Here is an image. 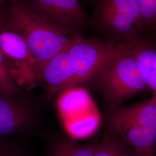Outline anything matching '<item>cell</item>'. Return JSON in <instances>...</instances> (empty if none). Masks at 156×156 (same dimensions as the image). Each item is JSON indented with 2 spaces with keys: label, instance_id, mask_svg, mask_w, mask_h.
Segmentation results:
<instances>
[{
  "label": "cell",
  "instance_id": "15",
  "mask_svg": "<svg viewBox=\"0 0 156 156\" xmlns=\"http://www.w3.org/2000/svg\"><path fill=\"white\" fill-rule=\"evenodd\" d=\"M149 31H156V0H135Z\"/></svg>",
  "mask_w": 156,
  "mask_h": 156
},
{
  "label": "cell",
  "instance_id": "14",
  "mask_svg": "<svg viewBox=\"0 0 156 156\" xmlns=\"http://www.w3.org/2000/svg\"><path fill=\"white\" fill-rule=\"evenodd\" d=\"M19 86L12 75L5 56L0 50V93L18 95Z\"/></svg>",
  "mask_w": 156,
  "mask_h": 156
},
{
  "label": "cell",
  "instance_id": "9",
  "mask_svg": "<svg viewBox=\"0 0 156 156\" xmlns=\"http://www.w3.org/2000/svg\"><path fill=\"white\" fill-rule=\"evenodd\" d=\"M31 119L29 108L17 95L0 93V137L20 133L28 126Z\"/></svg>",
  "mask_w": 156,
  "mask_h": 156
},
{
  "label": "cell",
  "instance_id": "17",
  "mask_svg": "<svg viewBox=\"0 0 156 156\" xmlns=\"http://www.w3.org/2000/svg\"><path fill=\"white\" fill-rule=\"evenodd\" d=\"M6 23V13L0 10V33L5 29Z\"/></svg>",
  "mask_w": 156,
  "mask_h": 156
},
{
  "label": "cell",
  "instance_id": "13",
  "mask_svg": "<svg viewBox=\"0 0 156 156\" xmlns=\"http://www.w3.org/2000/svg\"><path fill=\"white\" fill-rule=\"evenodd\" d=\"M94 156H134L127 146L115 136H106L95 145Z\"/></svg>",
  "mask_w": 156,
  "mask_h": 156
},
{
  "label": "cell",
  "instance_id": "7",
  "mask_svg": "<svg viewBox=\"0 0 156 156\" xmlns=\"http://www.w3.org/2000/svg\"><path fill=\"white\" fill-rule=\"evenodd\" d=\"M0 50L17 86L34 87L39 79L36 63L22 37L5 28L0 33Z\"/></svg>",
  "mask_w": 156,
  "mask_h": 156
},
{
  "label": "cell",
  "instance_id": "4",
  "mask_svg": "<svg viewBox=\"0 0 156 156\" xmlns=\"http://www.w3.org/2000/svg\"><path fill=\"white\" fill-rule=\"evenodd\" d=\"M93 16L95 27L112 45L136 41L149 31L135 0H95Z\"/></svg>",
  "mask_w": 156,
  "mask_h": 156
},
{
  "label": "cell",
  "instance_id": "10",
  "mask_svg": "<svg viewBox=\"0 0 156 156\" xmlns=\"http://www.w3.org/2000/svg\"><path fill=\"white\" fill-rule=\"evenodd\" d=\"M68 48L53 57L39 73V79L47 84L51 93L73 88L75 69Z\"/></svg>",
  "mask_w": 156,
  "mask_h": 156
},
{
  "label": "cell",
  "instance_id": "11",
  "mask_svg": "<svg viewBox=\"0 0 156 156\" xmlns=\"http://www.w3.org/2000/svg\"><path fill=\"white\" fill-rule=\"evenodd\" d=\"M140 65L149 89L156 93V50L153 42L148 37L125 43Z\"/></svg>",
  "mask_w": 156,
  "mask_h": 156
},
{
  "label": "cell",
  "instance_id": "5",
  "mask_svg": "<svg viewBox=\"0 0 156 156\" xmlns=\"http://www.w3.org/2000/svg\"><path fill=\"white\" fill-rule=\"evenodd\" d=\"M26 2L73 39L83 38L82 34L90 19L79 0H26Z\"/></svg>",
  "mask_w": 156,
  "mask_h": 156
},
{
  "label": "cell",
  "instance_id": "3",
  "mask_svg": "<svg viewBox=\"0 0 156 156\" xmlns=\"http://www.w3.org/2000/svg\"><path fill=\"white\" fill-rule=\"evenodd\" d=\"M95 78L113 109L149 88L141 69L125 43L114 45L111 55Z\"/></svg>",
  "mask_w": 156,
  "mask_h": 156
},
{
  "label": "cell",
  "instance_id": "18",
  "mask_svg": "<svg viewBox=\"0 0 156 156\" xmlns=\"http://www.w3.org/2000/svg\"><path fill=\"white\" fill-rule=\"evenodd\" d=\"M16 0H0V6L5 5L6 4L10 3L11 4L12 2H13Z\"/></svg>",
  "mask_w": 156,
  "mask_h": 156
},
{
  "label": "cell",
  "instance_id": "12",
  "mask_svg": "<svg viewBox=\"0 0 156 156\" xmlns=\"http://www.w3.org/2000/svg\"><path fill=\"white\" fill-rule=\"evenodd\" d=\"M95 145H80L64 140L53 145L49 156H94Z\"/></svg>",
  "mask_w": 156,
  "mask_h": 156
},
{
  "label": "cell",
  "instance_id": "1",
  "mask_svg": "<svg viewBox=\"0 0 156 156\" xmlns=\"http://www.w3.org/2000/svg\"><path fill=\"white\" fill-rule=\"evenodd\" d=\"M5 28L25 41L36 63L38 78L45 64L76 40L26 2L17 0L6 13Z\"/></svg>",
  "mask_w": 156,
  "mask_h": 156
},
{
  "label": "cell",
  "instance_id": "8",
  "mask_svg": "<svg viewBox=\"0 0 156 156\" xmlns=\"http://www.w3.org/2000/svg\"><path fill=\"white\" fill-rule=\"evenodd\" d=\"M58 101V108L64 120L79 114L76 120L67 128L75 138H82L94 132L98 125V115L94 113V107L87 93L84 90L68 89Z\"/></svg>",
  "mask_w": 156,
  "mask_h": 156
},
{
  "label": "cell",
  "instance_id": "16",
  "mask_svg": "<svg viewBox=\"0 0 156 156\" xmlns=\"http://www.w3.org/2000/svg\"><path fill=\"white\" fill-rule=\"evenodd\" d=\"M0 156H23L14 147L0 144Z\"/></svg>",
  "mask_w": 156,
  "mask_h": 156
},
{
  "label": "cell",
  "instance_id": "6",
  "mask_svg": "<svg viewBox=\"0 0 156 156\" xmlns=\"http://www.w3.org/2000/svg\"><path fill=\"white\" fill-rule=\"evenodd\" d=\"M114 45L99 39H76L68 51L73 60L75 79L73 88L94 79L111 54Z\"/></svg>",
  "mask_w": 156,
  "mask_h": 156
},
{
  "label": "cell",
  "instance_id": "2",
  "mask_svg": "<svg viewBox=\"0 0 156 156\" xmlns=\"http://www.w3.org/2000/svg\"><path fill=\"white\" fill-rule=\"evenodd\" d=\"M108 124L134 156H155L156 95L140 104L114 109Z\"/></svg>",
  "mask_w": 156,
  "mask_h": 156
}]
</instances>
